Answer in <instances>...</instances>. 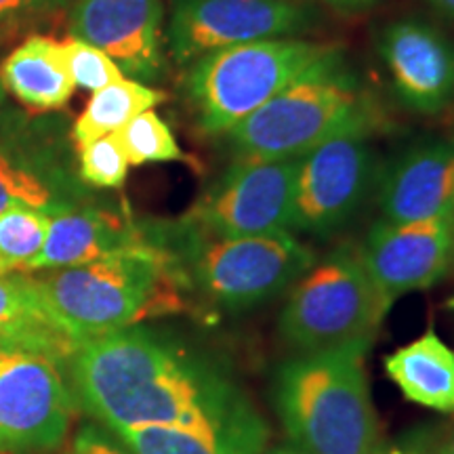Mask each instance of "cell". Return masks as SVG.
Segmentation results:
<instances>
[{"instance_id": "obj_25", "label": "cell", "mask_w": 454, "mask_h": 454, "mask_svg": "<svg viewBox=\"0 0 454 454\" xmlns=\"http://www.w3.org/2000/svg\"><path fill=\"white\" fill-rule=\"evenodd\" d=\"M61 43H64L67 66H70L72 81L76 87L89 89L95 93V90L104 89L107 84L127 78L116 61L101 49L93 47V44L74 36Z\"/></svg>"}, {"instance_id": "obj_33", "label": "cell", "mask_w": 454, "mask_h": 454, "mask_svg": "<svg viewBox=\"0 0 454 454\" xmlns=\"http://www.w3.org/2000/svg\"><path fill=\"white\" fill-rule=\"evenodd\" d=\"M440 442L446 454H454V423L448 429L440 431Z\"/></svg>"}, {"instance_id": "obj_1", "label": "cell", "mask_w": 454, "mask_h": 454, "mask_svg": "<svg viewBox=\"0 0 454 454\" xmlns=\"http://www.w3.org/2000/svg\"><path fill=\"white\" fill-rule=\"evenodd\" d=\"M67 377L74 400L112 431L173 427L240 454L268 446V425L234 377L150 328L82 340Z\"/></svg>"}, {"instance_id": "obj_14", "label": "cell", "mask_w": 454, "mask_h": 454, "mask_svg": "<svg viewBox=\"0 0 454 454\" xmlns=\"http://www.w3.org/2000/svg\"><path fill=\"white\" fill-rule=\"evenodd\" d=\"M162 0H78L72 36L112 57L124 76L156 81L164 67Z\"/></svg>"}, {"instance_id": "obj_11", "label": "cell", "mask_w": 454, "mask_h": 454, "mask_svg": "<svg viewBox=\"0 0 454 454\" xmlns=\"http://www.w3.org/2000/svg\"><path fill=\"white\" fill-rule=\"evenodd\" d=\"M377 177L368 133H349L317 145L299 162L293 230L328 236L348 225Z\"/></svg>"}, {"instance_id": "obj_22", "label": "cell", "mask_w": 454, "mask_h": 454, "mask_svg": "<svg viewBox=\"0 0 454 454\" xmlns=\"http://www.w3.org/2000/svg\"><path fill=\"white\" fill-rule=\"evenodd\" d=\"M116 137L121 141L130 167L184 160V152H181L173 130L158 116L156 110L141 112L127 127L118 130Z\"/></svg>"}, {"instance_id": "obj_30", "label": "cell", "mask_w": 454, "mask_h": 454, "mask_svg": "<svg viewBox=\"0 0 454 454\" xmlns=\"http://www.w3.org/2000/svg\"><path fill=\"white\" fill-rule=\"evenodd\" d=\"M34 3H36V0H0V20L17 13V11L30 7Z\"/></svg>"}, {"instance_id": "obj_3", "label": "cell", "mask_w": 454, "mask_h": 454, "mask_svg": "<svg viewBox=\"0 0 454 454\" xmlns=\"http://www.w3.org/2000/svg\"><path fill=\"white\" fill-rule=\"evenodd\" d=\"M371 343L297 354L271 383L288 442L311 454H377L379 423L364 371Z\"/></svg>"}, {"instance_id": "obj_17", "label": "cell", "mask_w": 454, "mask_h": 454, "mask_svg": "<svg viewBox=\"0 0 454 454\" xmlns=\"http://www.w3.org/2000/svg\"><path fill=\"white\" fill-rule=\"evenodd\" d=\"M78 345L49 309L36 278L0 274V349L34 351L67 366Z\"/></svg>"}, {"instance_id": "obj_6", "label": "cell", "mask_w": 454, "mask_h": 454, "mask_svg": "<svg viewBox=\"0 0 454 454\" xmlns=\"http://www.w3.org/2000/svg\"><path fill=\"white\" fill-rule=\"evenodd\" d=\"M391 305L368 271L360 248L339 247L293 284L278 331L297 354L372 345Z\"/></svg>"}, {"instance_id": "obj_15", "label": "cell", "mask_w": 454, "mask_h": 454, "mask_svg": "<svg viewBox=\"0 0 454 454\" xmlns=\"http://www.w3.org/2000/svg\"><path fill=\"white\" fill-rule=\"evenodd\" d=\"M377 202L395 223L454 213V144L421 141L391 158L377 177Z\"/></svg>"}, {"instance_id": "obj_18", "label": "cell", "mask_w": 454, "mask_h": 454, "mask_svg": "<svg viewBox=\"0 0 454 454\" xmlns=\"http://www.w3.org/2000/svg\"><path fill=\"white\" fill-rule=\"evenodd\" d=\"M0 76L21 104L43 112L66 106L76 89L64 43L49 36H32L20 44L4 59Z\"/></svg>"}, {"instance_id": "obj_20", "label": "cell", "mask_w": 454, "mask_h": 454, "mask_svg": "<svg viewBox=\"0 0 454 454\" xmlns=\"http://www.w3.org/2000/svg\"><path fill=\"white\" fill-rule=\"evenodd\" d=\"M164 98L167 95L162 90L147 87L133 78H122V81L107 84L95 90L78 121L74 122V139L81 147L106 135L118 133L141 112L154 110L158 104H162Z\"/></svg>"}, {"instance_id": "obj_2", "label": "cell", "mask_w": 454, "mask_h": 454, "mask_svg": "<svg viewBox=\"0 0 454 454\" xmlns=\"http://www.w3.org/2000/svg\"><path fill=\"white\" fill-rule=\"evenodd\" d=\"M34 278L57 322L78 343L181 311L187 284L179 261L156 242Z\"/></svg>"}, {"instance_id": "obj_32", "label": "cell", "mask_w": 454, "mask_h": 454, "mask_svg": "<svg viewBox=\"0 0 454 454\" xmlns=\"http://www.w3.org/2000/svg\"><path fill=\"white\" fill-rule=\"evenodd\" d=\"M270 454H311V452L303 450V448L293 444V442H284V444H278L276 448H271Z\"/></svg>"}, {"instance_id": "obj_31", "label": "cell", "mask_w": 454, "mask_h": 454, "mask_svg": "<svg viewBox=\"0 0 454 454\" xmlns=\"http://www.w3.org/2000/svg\"><path fill=\"white\" fill-rule=\"evenodd\" d=\"M425 3L431 4L440 15H444L448 20L454 21V0H425Z\"/></svg>"}, {"instance_id": "obj_24", "label": "cell", "mask_w": 454, "mask_h": 454, "mask_svg": "<svg viewBox=\"0 0 454 454\" xmlns=\"http://www.w3.org/2000/svg\"><path fill=\"white\" fill-rule=\"evenodd\" d=\"M129 158L116 133L81 145V175L95 187H121L129 175Z\"/></svg>"}, {"instance_id": "obj_7", "label": "cell", "mask_w": 454, "mask_h": 454, "mask_svg": "<svg viewBox=\"0 0 454 454\" xmlns=\"http://www.w3.org/2000/svg\"><path fill=\"white\" fill-rule=\"evenodd\" d=\"M187 286L225 314H242L280 297L316 263L293 234L208 238L187 227L179 248Z\"/></svg>"}, {"instance_id": "obj_13", "label": "cell", "mask_w": 454, "mask_h": 454, "mask_svg": "<svg viewBox=\"0 0 454 454\" xmlns=\"http://www.w3.org/2000/svg\"><path fill=\"white\" fill-rule=\"evenodd\" d=\"M377 53L406 110L435 116L454 104V41L440 27L400 17L381 27Z\"/></svg>"}, {"instance_id": "obj_21", "label": "cell", "mask_w": 454, "mask_h": 454, "mask_svg": "<svg viewBox=\"0 0 454 454\" xmlns=\"http://www.w3.org/2000/svg\"><path fill=\"white\" fill-rule=\"evenodd\" d=\"M49 211L15 204L0 213V274L24 271L43 251L47 238Z\"/></svg>"}, {"instance_id": "obj_27", "label": "cell", "mask_w": 454, "mask_h": 454, "mask_svg": "<svg viewBox=\"0 0 454 454\" xmlns=\"http://www.w3.org/2000/svg\"><path fill=\"white\" fill-rule=\"evenodd\" d=\"M377 454H446L440 442V431L419 427L400 435L391 444L379 446Z\"/></svg>"}, {"instance_id": "obj_4", "label": "cell", "mask_w": 454, "mask_h": 454, "mask_svg": "<svg viewBox=\"0 0 454 454\" xmlns=\"http://www.w3.org/2000/svg\"><path fill=\"white\" fill-rule=\"evenodd\" d=\"M377 110L343 59L308 74L225 135L236 158H301L334 137L371 133Z\"/></svg>"}, {"instance_id": "obj_5", "label": "cell", "mask_w": 454, "mask_h": 454, "mask_svg": "<svg viewBox=\"0 0 454 454\" xmlns=\"http://www.w3.org/2000/svg\"><path fill=\"white\" fill-rule=\"evenodd\" d=\"M343 59L337 44L268 38L196 59L187 93L207 135H227L291 84Z\"/></svg>"}, {"instance_id": "obj_23", "label": "cell", "mask_w": 454, "mask_h": 454, "mask_svg": "<svg viewBox=\"0 0 454 454\" xmlns=\"http://www.w3.org/2000/svg\"><path fill=\"white\" fill-rule=\"evenodd\" d=\"M133 454H240L173 427H127L112 431Z\"/></svg>"}, {"instance_id": "obj_10", "label": "cell", "mask_w": 454, "mask_h": 454, "mask_svg": "<svg viewBox=\"0 0 454 454\" xmlns=\"http://www.w3.org/2000/svg\"><path fill=\"white\" fill-rule=\"evenodd\" d=\"M59 362L26 349H0V454L53 450L66 440L74 394Z\"/></svg>"}, {"instance_id": "obj_16", "label": "cell", "mask_w": 454, "mask_h": 454, "mask_svg": "<svg viewBox=\"0 0 454 454\" xmlns=\"http://www.w3.org/2000/svg\"><path fill=\"white\" fill-rule=\"evenodd\" d=\"M150 238L122 215L106 208H51L43 251L26 265V274L74 268L112 254L135 251Z\"/></svg>"}, {"instance_id": "obj_19", "label": "cell", "mask_w": 454, "mask_h": 454, "mask_svg": "<svg viewBox=\"0 0 454 454\" xmlns=\"http://www.w3.org/2000/svg\"><path fill=\"white\" fill-rule=\"evenodd\" d=\"M385 371L406 400L454 412V351L434 328L385 357Z\"/></svg>"}, {"instance_id": "obj_28", "label": "cell", "mask_w": 454, "mask_h": 454, "mask_svg": "<svg viewBox=\"0 0 454 454\" xmlns=\"http://www.w3.org/2000/svg\"><path fill=\"white\" fill-rule=\"evenodd\" d=\"M72 454H133L118 440L116 434H107L99 425L89 423L78 431L72 444Z\"/></svg>"}, {"instance_id": "obj_8", "label": "cell", "mask_w": 454, "mask_h": 454, "mask_svg": "<svg viewBox=\"0 0 454 454\" xmlns=\"http://www.w3.org/2000/svg\"><path fill=\"white\" fill-rule=\"evenodd\" d=\"M301 158H236L198 200L187 227L208 238L288 234Z\"/></svg>"}, {"instance_id": "obj_34", "label": "cell", "mask_w": 454, "mask_h": 454, "mask_svg": "<svg viewBox=\"0 0 454 454\" xmlns=\"http://www.w3.org/2000/svg\"><path fill=\"white\" fill-rule=\"evenodd\" d=\"M452 305H454V301H452Z\"/></svg>"}, {"instance_id": "obj_9", "label": "cell", "mask_w": 454, "mask_h": 454, "mask_svg": "<svg viewBox=\"0 0 454 454\" xmlns=\"http://www.w3.org/2000/svg\"><path fill=\"white\" fill-rule=\"evenodd\" d=\"M320 13L301 0H173L167 43L177 64L268 38H297Z\"/></svg>"}, {"instance_id": "obj_26", "label": "cell", "mask_w": 454, "mask_h": 454, "mask_svg": "<svg viewBox=\"0 0 454 454\" xmlns=\"http://www.w3.org/2000/svg\"><path fill=\"white\" fill-rule=\"evenodd\" d=\"M15 204H27L43 211L55 208L53 194L44 185V181L0 154V213Z\"/></svg>"}, {"instance_id": "obj_29", "label": "cell", "mask_w": 454, "mask_h": 454, "mask_svg": "<svg viewBox=\"0 0 454 454\" xmlns=\"http://www.w3.org/2000/svg\"><path fill=\"white\" fill-rule=\"evenodd\" d=\"M301 3H308V4L320 3L337 11H362L371 7V4L377 3V0H301Z\"/></svg>"}, {"instance_id": "obj_12", "label": "cell", "mask_w": 454, "mask_h": 454, "mask_svg": "<svg viewBox=\"0 0 454 454\" xmlns=\"http://www.w3.org/2000/svg\"><path fill=\"white\" fill-rule=\"evenodd\" d=\"M360 253L391 303L402 294L427 291L454 268V213L408 223L377 221Z\"/></svg>"}]
</instances>
